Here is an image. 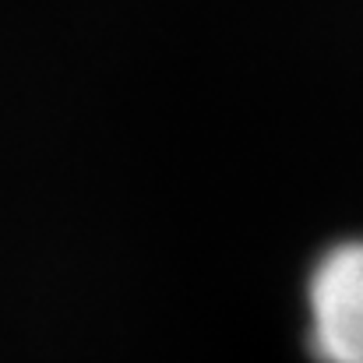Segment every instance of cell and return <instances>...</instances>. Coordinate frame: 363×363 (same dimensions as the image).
I'll list each match as a JSON object with an SVG mask.
<instances>
[{
  "instance_id": "obj_1",
  "label": "cell",
  "mask_w": 363,
  "mask_h": 363,
  "mask_svg": "<svg viewBox=\"0 0 363 363\" xmlns=\"http://www.w3.org/2000/svg\"><path fill=\"white\" fill-rule=\"evenodd\" d=\"M303 311L314 360L363 363V237H342L311 257Z\"/></svg>"
}]
</instances>
